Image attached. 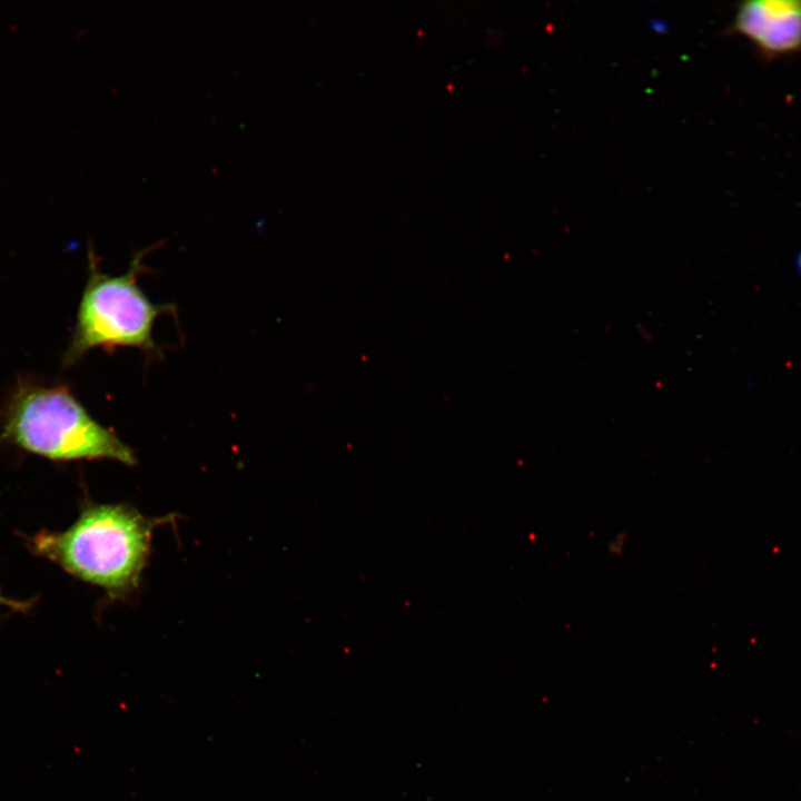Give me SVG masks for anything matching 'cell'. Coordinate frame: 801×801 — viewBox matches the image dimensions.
<instances>
[{
  "instance_id": "6da1fadb",
  "label": "cell",
  "mask_w": 801,
  "mask_h": 801,
  "mask_svg": "<svg viewBox=\"0 0 801 801\" xmlns=\"http://www.w3.org/2000/svg\"><path fill=\"white\" fill-rule=\"evenodd\" d=\"M152 524L119 504L85 507L62 532L43 531L32 550L79 580L120 594L135 587L148 558Z\"/></svg>"
},
{
  "instance_id": "7a4b0ae2",
  "label": "cell",
  "mask_w": 801,
  "mask_h": 801,
  "mask_svg": "<svg viewBox=\"0 0 801 801\" xmlns=\"http://www.w3.org/2000/svg\"><path fill=\"white\" fill-rule=\"evenodd\" d=\"M2 441L51 461L113 459L134 465V451L97 422L65 385L21 380L2 414Z\"/></svg>"
},
{
  "instance_id": "3957f363",
  "label": "cell",
  "mask_w": 801,
  "mask_h": 801,
  "mask_svg": "<svg viewBox=\"0 0 801 801\" xmlns=\"http://www.w3.org/2000/svg\"><path fill=\"white\" fill-rule=\"evenodd\" d=\"M149 248L137 251L126 273L111 276L100 270L98 258L88 250V279L83 288L70 343L63 354V365L72 366L88 352L118 347L158 353L152 330L156 319L170 312V304L151 301L138 284L146 270L144 256Z\"/></svg>"
},
{
  "instance_id": "277c9868",
  "label": "cell",
  "mask_w": 801,
  "mask_h": 801,
  "mask_svg": "<svg viewBox=\"0 0 801 801\" xmlns=\"http://www.w3.org/2000/svg\"><path fill=\"white\" fill-rule=\"evenodd\" d=\"M732 29L767 53L801 48V0H752L738 8Z\"/></svg>"
},
{
  "instance_id": "5b68a950",
  "label": "cell",
  "mask_w": 801,
  "mask_h": 801,
  "mask_svg": "<svg viewBox=\"0 0 801 801\" xmlns=\"http://www.w3.org/2000/svg\"><path fill=\"white\" fill-rule=\"evenodd\" d=\"M624 544H625V534H620V535L615 536L614 540L609 545L610 552L613 554L621 553Z\"/></svg>"
},
{
  "instance_id": "8992f818",
  "label": "cell",
  "mask_w": 801,
  "mask_h": 801,
  "mask_svg": "<svg viewBox=\"0 0 801 801\" xmlns=\"http://www.w3.org/2000/svg\"><path fill=\"white\" fill-rule=\"evenodd\" d=\"M1 605L10 606V607L20 610V609H22V607L26 606V603H21V602L16 601V600L7 599L6 595H3V594L1 593V590H0V606H1Z\"/></svg>"
},
{
  "instance_id": "52a82bcc",
  "label": "cell",
  "mask_w": 801,
  "mask_h": 801,
  "mask_svg": "<svg viewBox=\"0 0 801 801\" xmlns=\"http://www.w3.org/2000/svg\"><path fill=\"white\" fill-rule=\"evenodd\" d=\"M795 269L801 277V250L799 251L797 259H795Z\"/></svg>"
}]
</instances>
